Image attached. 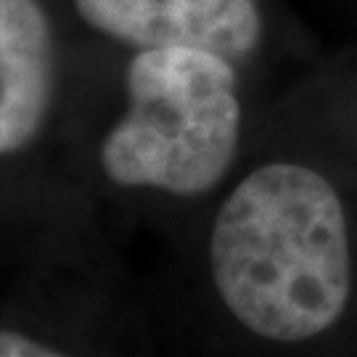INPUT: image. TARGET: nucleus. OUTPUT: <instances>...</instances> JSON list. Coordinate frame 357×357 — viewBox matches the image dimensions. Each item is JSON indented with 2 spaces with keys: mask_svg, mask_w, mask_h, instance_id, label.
<instances>
[{
  "mask_svg": "<svg viewBox=\"0 0 357 357\" xmlns=\"http://www.w3.org/2000/svg\"><path fill=\"white\" fill-rule=\"evenodd\" d=\"M204 289L236 357H357V212L315 162L252 167L220 202Z\"/></svg>",
  "mask_w": 357,
  "mask_h": 357,
  "instance_id": "obj_1",
  "label": "nucleus"
},
{
  "mask_svg": "<svg viewBox=\"0 0 357 357\" xmlns=\"http://www.w3.org/2000/svg\"><path fill=\"white\" fill-rule=\"evenodd\" d=\"M125 90L128 109L98 149L106 180L172 199L217 191L243 132L233 64L196 48H146L132 56Z\"/></svg>",
  "mask_w": 357,
  "mask_h": 357,
  "instance_id": "obj_2",
  "label": "nucleus"
},
{
  "mask_svg": "<svg viewBox=\"0 0 357 357\" xmlns=\"http://www.w3.org/2000/svg\"><path fill=\"white\" fill-rule=\"evenodd\" d=\"M75 11L90 29L138 51L196 48L230 64L262 38L257 0H75Z\"/></svg>",
  "mask_w": 357,
  "mask_h": 357,
  "instance_id": "obj_3",
  "label": "nucleus"
},
{
  "mask_svg": "<svg viewBox=\"0 0 357 357\" xmlns=\"http://www.w3.org/2000/svg\"><path fill=\"white\" fill-rule=\"evenodd\" d=\"M56 96V40L40 0H0V156L40 135Z\"/></svg>",
  "mask_w": 357,
  "mask_h": 357,
  "instance_id": "obj_4",
  "label": "nucleus"
},
{
  "mask_svg": "<svg viewBox=\"0 0 357 357\" xmlns=\"http://www.w3.org/2000/svg\"><path fill=\"white\" fill-rule=\"evenodd\" d=\"M0 357H69L61 349H53L45 342L29 339L24 333L0 328Z\"/></svg>",
  "mask_w": 357,
  "mask_h": 357,
  "instance_id": "obj_5",
  "label": "nucleus"
},
{
  "mask_svg": "<svg viewBox=\"0 0 357 357\" xmlns=\"http://www.w3.org/2000/svg\"><path fill=\"white\" fill-rule=\"evenodd\" d=\"M355 153H357V130H355Z\"/></svg>",
  "mask_w": 357,
  "mask_h": 357,
  "instance_id": "obj_6",
  "label": "nucleus"
}]
</instances>
